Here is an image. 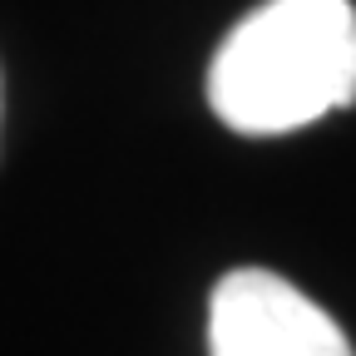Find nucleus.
<instances>
[{"mask_svg":"<svg viewBox=\"0 0 356 356\" xmlns=\"http://www.w3.org/2000/svg\"><path fill=\"white\" fill-rule=\"evenodd\" d=\"M213 356H356L337 317L267 267L218 277L208 302Z\"/></svg>","mask_w":356,"mask_h":356,"instance_id":"2","label":"nucleus"},{"mask_svg":"<svg viewBox=\"0 0 356 356\" xmlns=\"http://www.w3.org/2000/svg\"><path fill=\"white\" fill-rule=\"evenodd\" d=\"M356 99L351 0H262L208 65V104L238 134H292Z\"/></svg>","mask_w":356,"mask_h":356,"instance_id":"1","label":"nucleus"}]
</instances>
